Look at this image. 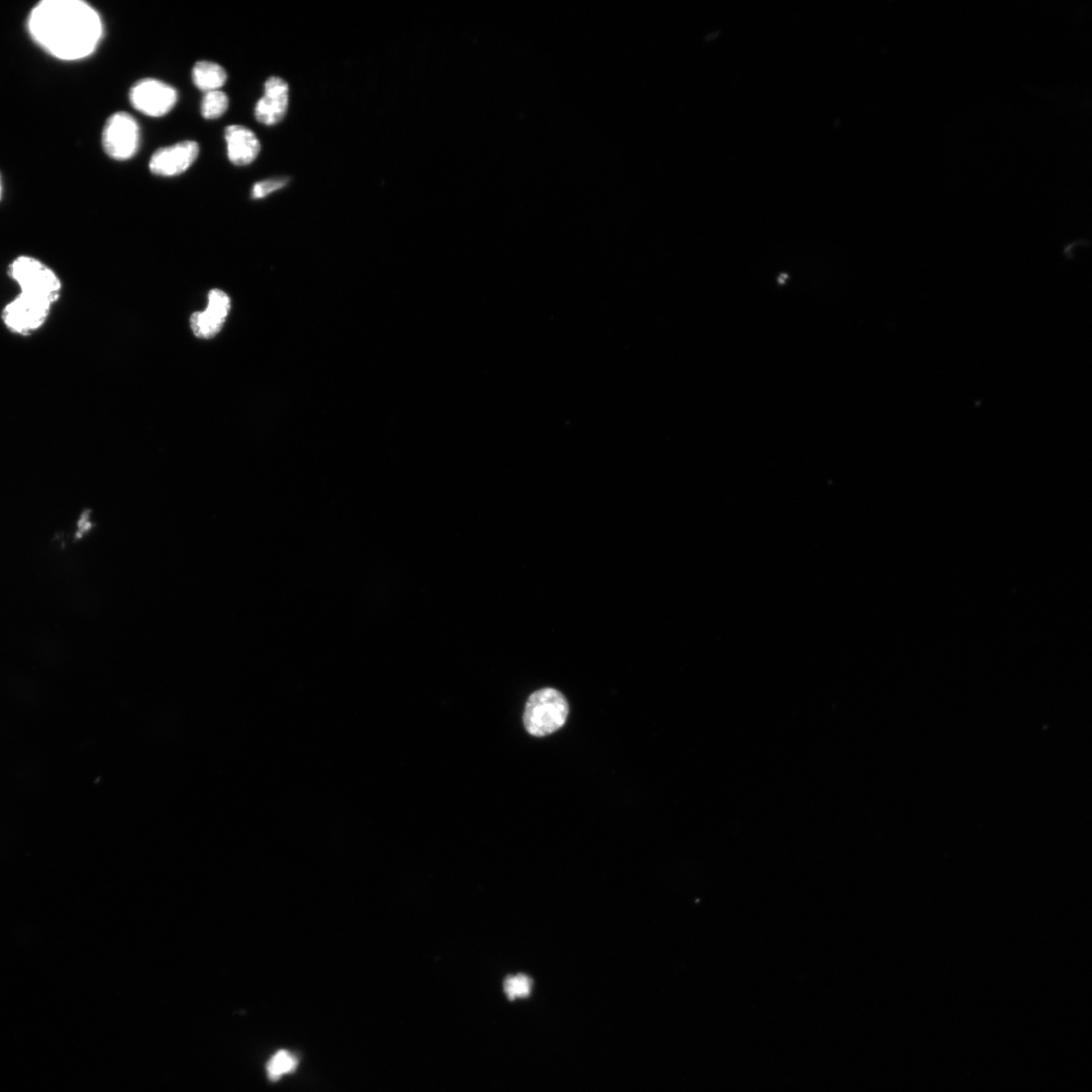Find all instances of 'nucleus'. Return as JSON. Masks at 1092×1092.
I'll return each mask as SVG.
<instances>
[{
	"mask_svg": "<svg viewBox=\"0 0 1092 1092\" xmlns=\"http://www.w3.org/2000/svg\"><path fill=\"white\" fill-rule=\"evenodd\" d=\"M52 304L42 299L19 293L2 310V321L13 333L26 336L47 321Z\"/></svg>",
	"mask_w": 1092,
	"mask_h": 1092,
	"instance_id": "nucleus-5",
	"label": "nucleus"
},
{
	"mask_svg": "<svg viewBox=\"0 0 1092 1092\" xmlns=\"http://www.w3.org/2000/svg\"><path fill=\"white\" fill-rule=\"evenodd\" d=\"M226 72L210 61L196 62L192 69L193 84L204 93L219 90L226 82Z\"/></svg>",
	"mask_w": 1092,
	"mask_h": 1092,
	"instance_id": "nucleus-11",
	"label": "nucleus"
},
{
	"mask_svg": "<svg viewBox=\"0 0 1092 1092\" xmlns=\"http://www.w3.org/2000/svg\"><path fill=\"white\" fill-rule=\"evenodd\" d=\"M288 181L289 179L287 177H279L259 181L253 185L251 196L254 199L264 198L270 193L284 187L288 183Z\"/></svg>",
	"mask_w": 1092,
	"mask_h": 1092,
	"instance_id": "nucleus-15",
	"label": "nucleus"
},
{
	"mask_svg": "<svg viewBox=\"0 0 1092 1092\" xmlns=\"http://www.w3.org/2000/svg\"><path fill=\"white\" fill-rule=\"evenodd\" d=\"M9 276L18 284L20 292L53 304L60 297L61 281L57 274L39 260L20 256L9 266Z\"/></svg>",
	"mask_w": 1092,
	"mask_h": 1092,
	"instance_id": "nucleus-3",
	"label": "nucleus"
},
{
	"mask_svg": "<svg viewBox=\"0 0 1092 1092\" xmlns=\"http://www.w3.org/2000/svg\"><path fill=\"white\" fill-rule=\"evenodd\" d=\"M177 91L169 84L154 78L136 81L129 90V101L134 109L152 116L167 114L176 104Z\"/></svg>",
	"mask_w": 1092,
	"mask_h": 1092,
	"instance_id": "nucleus-6",
	"label": "nucleus"
},
{
	"mask_svg": "<svg viewBox=\"0 0 1092 1092\" xmlns=\"http://www.w3.org/2000/svg\"><path fill=\"white\" fill-rule=\"evenodd\" d=\"M198 154L199 146L196 142H179L157 150L150 159L149 169L157 176H178L195 162Z\"/></svg>",
	"mask_w": 1092,
	"mask_h": 1092,
	"instance_id": "nucleus-7",
	"label": "nucleus"
},
{
	"mask_svg": "<svg viewBox=\"0 0 1092 1092\" xmlns=\"http://www.w3.org/2000/svg\"><path fill=\"white\" fill-rule=\"evenodd\" d=\"M228 158L236 166H246L255 161L260 153V142L246 126L233 124L224 129Z\"/></svg>",
	"mask_w": 1092,
	"mask_h": 1092,
	"instance_id": "nucleus-10",
	"label": "nucleus"
},
{
	"mask_svg": "<svg viewBox=\"0 0 1092 1092\" xmlns=\"http://www.w3.org/2000/svg\"><path fill=\"white\" fill-rule=\"evenodd\" d=\"M139 144L140 127L130 114L120 111L107 118L102 130V147L110 158L128 160L136 153Z\"/></svg>",
	"mask_w": 1092,
	"mask_h": 1092,
	"instance_id": "nucleus-4",
	"label": "nucleus"
},
{
	"mask_svg": "<svg viewBox=\"0 0 1092 1092\" xmlns=\"http://www.w3.org/2000/svg\"><path fill=\"white\" fill-rule=\"evenodd\" d=\"M231 307L230 297L219 289L208 293V304L204 311L194 312L190 317L193 334L200 339L214 337L222 328Z\"/></svg>",
	"mask_w": 1092,
	"mask_h": 1092,
	"instance_id": "nucleus-8",
	"label": "nucleus"
},
{
	"mask_svg": "<svg viewBox=\"0 0 1092 1092\" xmlns=\"http://www.w3.org/2000/svg\"><path fill=\"white\" fill-rule=\"evenodd\" d=\"M568 704L557 690L545 688L533 693L525 707L523 721L534 736H545L558 730L566 721Z\"/></svg>",
	"mask_w": 1092,
	"mask_h": 1092,
	"instance_id": "nucleus-2",
	"label": "nucleus"
},
{
	"mask_svg": "<svg viewBox=\"0 0 1092 1092\" xmlns=\"http://www.w3.org/2000/svg\"><path fill=\"white\" fill-rule=\"evenodd\" d=\"M229 97L221 90H214L204 93L201 101V115L205 119H215L220 117L228 109Z\"/></svg>",
	"mask_w": 1092,
	"mask_h": 1092,
	"instance_id": "nucleus-12",
	"label": "nucleus"
},
{
	"mask_svg": "<svg viewBox=\"0 0 1092 1092\" xmlns=\"http://www.w3.org/2000/svg\"><path fill=\"white\" fill-rule=\"evenodd\" d=\"M297 1066L296 1057L287 1051H278L275 1053L267 1063L266 1070L268 1077L275 1081L285 1074H288L295 1070Z\"/></svg>",
	"mask_w": 1092,
	"mask_h": 1092,
	"instance_id": "nucleus-13",
	"label": "nucleus"
},
{
	"mask_svg": "<svg viewBox=\"0 0 1092 1092\" xmlns=\"http://www.w3.org/2000/svg\"><path fill=\"white\" fill-rule=\"evenodd\" d=\"M532 985L533 982L530 977L524 974H518L506 978L504 982V991L511 1000L524 998L531 993Z\"/></svg>",
	"mask_w": 1092,
	"mask_h": 1092,
	"instance_id": "nucleus-14",
	"label": "nucleus"
},
{
	"mask_svg": "<svg viewBox=\"0 0 1092 1092\" xmlns=\"http://www.w3.org/2000/svg\"><path fill=\"white\" fill-rule=\"evenodd\" d=\"M288 108V84L279 77L272 76L265 81L264 94L254 108L257 121L265 125L278 123Z\"/></svg>",
	"mask_w": 1092,
	"mask_h": 1092,
	"instance_id": "nucleus-9",
	"label": "nucleus"
},
{
	"mask_svg": "<svg viewBox=\"0 0 1092 1092\" xmlns=\"http://www.w3.org/2000/svg\"><path fill=\"white\" fill-rule=\"evenodd\" d=\"M27 23L31 36L43 50L68 61L92 54L102 35L98 13L78 0L39 2Z\"/></svg>",
	"mask_w": 1092,
	"mask_h": 1092,
	"instance_id": "nucleus-1",
	"label": "nucleus"
},
{
	"mask_svg": "<svg viewBox=\"0 0 1092 1092\" xmlns=\"http://www.w3.org/2000/svg\"><path fill=\"white\" fill-rule=\"evenodd\" d=\"M1 193H2V185H1V178H0V198H1Z\"/></svg>",
	"mask_w": 1092,
	"mask_h": 1092,
	"instance_id": "nucleus-16",
	"label": "nucleus"
}]
</instances>
